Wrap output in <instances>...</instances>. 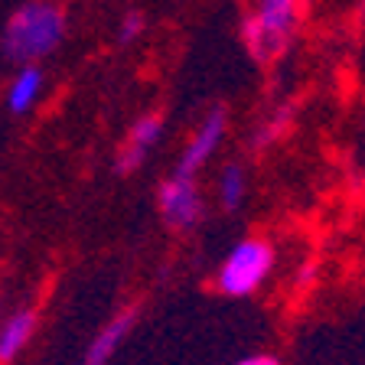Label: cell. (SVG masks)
I'll list each match as a JSON object with an SVG mask.
<instances>
[{
    "instance_id": "1",
    "label": "cell",
    "mask_w": 365,
    "mask_h": 365,
    "mask_svg": "<svg viewBox=\"0 0 365 365\" xmlns=\"http://www.w3.org/2000/svg\"><path fill=\"white\" fill-rule=\"evenodd\" d=\"M68 33V7L62 0H23L0 26V56L10 66H43Z\"/></svg>"
},
{
    "instance_id": "2",
    "label": "cell",
    "mask_w": 365,
    "mask_h": 365,
    "mask_svg": "<svg viewBox=\"0 0 365 365\" xmlns=\"http://www.w3.org/2000/svg\"><path fill=\"white\" fill-rule=\"evenodd\" d=\"M300 26V0H255L245 14L238 39L258 66H267L284 53Z\"/></svg>"
},
{
    "instance_id": "3",
    "label": "cell",
    "mask_w": 365,
    "mask_h": 365,
    "mask_svg": "<svg viewBox=\"0 0 365 365\" xmlns=\"http://www.w3.org/2000/svg\"><path fill=\"white\" fill-rule=\"evenodd\" d=\"M274 245L267 238H242L235 248L225 255V261L215 271V290L225 297H248L271 277L274 271Z\"/></svg>"
},
{
    "instance_id": "4",
    "label": "cell",
    "mask_w": 365,
    "mask_h": 365,
    "mask_svg": "<svg viewBox=\"0 0 365 365\" xmlns=\"http://www.w3.org/2000/svg\"><path fill=\"white\" fill-rule=\"evenodd\" d=\"M225 134H228V111L222 105L209 108V111H205V118L196 124L192 137L186 140V147H182L173 173L176 176H186V180H196V176L202 173L205 163H209V160L222 150Z\"/></svg>"
},
{
    "instance_id": "5",
    "label": "cell",
    "mask_w": 365,
    "mask_h": 365,
    "mask_svg": "<svg viewBox=\"0 0 365 365\" xmlns=\"http://www.w3.org/2000/svg\"><path fill=\"white\" fill-rule=\"evenodd\" d=\"M157 209H160V219H163V225H167L170 232H192L205 212L199 182L170 173L157 190Z\"/></svg>"
},
{
    "instance_id": "6",
    "label": "cell",
    "mask_w": 365,
    "mask_h": 365,
    "mask_svg": "<svg viewBox=\"0 0 365 365\" xmlns=\"http://www.w3.org/2000/svg\"><path fill=\"white\" fill-rule=\"evenodd\" d=\"M163 128H167V118H163V111H157V108L137 114L134 124L128 128V137H124L121 150L114 157V173L130 176L144 167L150 150L160 144V137H163Z\"/></svg>"
},
{
    "instance_id": "7",
    "label": "cell",
    "mask_w": 365,
    "mask_h": 365,
    "mask_svg": "<svg viewBox=\"0 0 365 365\" xmlns=\"http://www.w3.org/2000/svg\"><path fill=\"white\" fill-rule=\"evenodd\" d=\"M46 95V68L43 66H16L14 78L4 91V108L14 118H26Z\"/></svg>"
},
{
    "instance_id": "8",
    "label": "cell",
    "mask_w": 365,
    "mask_h": 365,
    "mask_svg": "<svg viewBox=\"0 0 365 365\" xmlns=\"http://www.w3.org/2000/svg\"><path fill=\"white\" fill-rule=\"evenodd\" d=\"M137 319H140V307H137V304L124 307V310L118 313L114 319H108L105 327L98 329V336L88 342L82 365H108V359L121 349V342L128 339L130 329L137 327Z\"/></svg>"
},
{
    "instance_id": "9",
    "label": "cell",
    "mask_w": 365,
    "mask_h": 365,
    "mask_svg": "<svg viewBox=\"0 0 365 365\" xmlns=\"http://www.w3.org/2000/svg\"><path fill=\"white\" fill-rule=\"evenodd\" d=\"M33 333H36V313L30 307H20L16 313H10L0 323V365L14 362L23 352V346L33 339Z\"/></svg>"
},
{
    "instance_id": "10",
    "label": "cell",
    "mask_w": 365,
    "mask_h": 365,
    "mask_svg": "<svg viewBox=\"0 0 365 365\" xmlns=\"http://www.w3.org/2000/svg\"><path fill=\"white\" fill-rule=\"evenodd\" d=\"M215 196H219V205L225 212H235L242 209L245 196H248V170L238 160H228L225 167L219 170V182H215Z\"/></svg>"
},
{
    "instance_id": "11",
    "label": "cell",
    "mask_w": 365,
    "mask_h": 365,
    "mask_svg": "<svg viewBox=\"0 0 365 365\" xmlns=\"http://www.w3.org/2000/svg\"><path fill=\"white\" fill-rule=\"evenodd\" d=\"M290 124H294V105H290V101L271 108V111L264 114V121L255 128V134H251V147H255V150H267V147H274L281 137H287Z\"/></svg>"
},
{
    "instance_id": "12",
    "label": "cell",
    "mask_w": 365,
    "mask_h": 365,
    "mask_svg": "<svg viewBox=\"0 0 365 365\" xmlns=\"http://www.w3.org/2000/svg\"><path fill=\"white\" fill-rule=\"evenodd\" d=\"M144 30H147L144 10H137V7L124 10L121 20H118V26H114V46H134L137 39L144 36Z\"/></svg>"
},
{
    "instance_id": "13",
    "label": "cell",
    "mask_w": 365,
    "mask_h": 365,
    "mask_svg": "<svg viewBox=\"0 0 365 365\" xmlns=\"http://www.w3.org/2000/svg\"><path fill=\"white\" fill-rule=\"evenodd\" d=\"M313 274H317V264H313V261H307V264L300 267V274H297V284H300V287H307V284L313 281Z\"/></svg>"
},
{
    "instance_id": "14",
    "label": "cell",
    "mask_w": 365,
    "mask_h": 365,
    "mask_svg": "<svg viewBox=\"0 0 365 365\" xmlns=\"http://www.w3.org/2000/svg\"><path fill=\"white\" fill-rule=\"evenodd\" d=\"M238 365H277V359H271V356H248V359H242Z\"/></svg>"
},
{
    "instance_id": "15",
    "label": "cell",
    "mask_w": 365,
    "mask_h": 365,
    "mask_svg": "<svg viewBox=\"0 0 365 365\" xmlns=\"http://www.w3.org/2000/svg\"><path fill=\"white\" fill-rule=\"evenodd\" d=\"M362 16H365V0H362Z\"/></svg>"
}]
</instances>
